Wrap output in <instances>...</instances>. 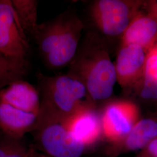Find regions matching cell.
Listing matches in <instances>:
<instances>
[{
  "label": "cell",
  "instance_id": "3957f363",
  "mask_svg": "<svg viewBox=\"0 0 157 157\" xmlns=\"http://www.w3.org/2000/svg\"><path fill=\"white\" fill-rule=\"evenodd\" d=\"M30 50L11 0H0V55L26 59Z\"/></svg>",
  "mask_w": 157,
  "mask_h": 157
},
{
  "label": "cell",
  "instance_id": "7a4b0ae2",
  "mask_svg": "<svg viewBox=\"0 0 157 157\" xmlns=\"http://www.w3.org/2000/svg\"><path fill=\"white\" fill-rule=\"evenodd\" d=\"M67 74L84 84L93 100H104L111 97L117 80L115 65L107 52L98 47L78 51Z\"/></svg>",
  "mask_w": 157,
  "mask_h": 157
},
{
  "label": "cell",
  "instance_id": "5bb4252c",
  "mask_svg": "<svg viewBox=\"0 0 157 157\" xmlns=\"http://www.w3.org/2000/svg\"><path fill=\"white\" fill-rule=\"evenodd\" d=\"M13 10L24 32L33 37L39 24L37 22L38 2L35 0H11Z\"/></svg>",
  "mask_w": 157,
  "mask_h": 157
},
{
  "label": "cell",
  "instance_id": "9a60e30c",
  "mask_svg": "<svg viewBox=\"0 0 157 157\" xmlns=\"http://www.w3.org/2000/svg\"><path fill=\"white\" fill-rule=\"evenodd\" d=\"M26 59L0 55V90L15 82L23 80L28 73Z\"/></svg>",
  "mask_w": 157,
  "mask_h": 157
},
{
  "label": "cell",
  "instance_id": "30bf717a",
  "mask_svg": "<svg viewBox=\"0 0 157 157\" xmlns=\"http://www.w3.org/2000/svg\"><path fill=\"white\" fill-rule=\"evenodd\" d=\"M38 115L25 112L0 101V130L6 136L18 140L34 130Z\"/></svg>",
  "mask_w": 157,
  "mask_h": 157
},
{
  "label": "cell",
  "instance_id": "e0dca14e",
  "mask_svg": "<svg viewBox=\"0 0 157 157\" xmlns=\"http://www.w3.org/2000/svg\"><path fill=\"white\" fill-rule=\"evenodd\" d=\"M144 73L141 95L146 99H157V56L154 50L146 59Z\"/></svg>",
  "mask_w": 157,
  "mask_h": 157
},
{
  "label": "cell",
  "instance_id": "5b68a950",
  "mask_svg": "<svg viewBox=\"0 0 157 157\" xmlns=\"http://www.w3.org/2000/svg\"><path fill=\"white\" fill-rule=\"evenodd\" d=\"M83 24L72 12H67V18L62 35L56 48L44 58L47 65L60 69L69 65L78 50Z\"/></svg>",
  "mask_w": 157,
  "mask_h": 157
},
{
  "label": "cell",
  "instance_id": "6da1fadb",
  "mask_svg": "<svg viewBox=\"0 0 157 157\" xmlns=\"http://www.w3.org/2000/svg\"><path fill=\"white\" fill-rule=\"evenodd\" d=\"M40 107L34 130L51 122L63 123L86 104L83 100L88 95L84 84L66 74L40 76Z\"/></svg>",
  "mask_w": 157,
  "mask_h": 157
},
{
  "label": "cell",
  "instance_id": "603a6c76",
  "mask_svg": "<svg viewBox=\"0 0 157 157\" xmlns=\"http://www.w3.org/2000/svg\"><path fill=\"white\" fill-rule=\"evenodd\" d=\"M156 12H157V7H156Z\"/></svg>",
  "mask_w": 157,
  "mask_h": 157
},
{
  "label": "cell",
  "instance_id": "ac0fdd59",
  "mask_svg": "<svg viewBox=\"0 0 157 157\" xmlns=\"http://www.w3.org/2000/svg\"><path fill=\"white\" fill-rule=\"evenodd\" d=\"M33 148H26L16 141L6 157H32Z\"/></svg>",
  "mask_w": 157,
  "mask_h": 157
},
{
  "label": "cell",
  "instance_id": "44dd1931",
  "mask_svg": "<svg viewBox=\"0 0 157 157\" xmlns=\"http://www.w3.org/2000/svg\"><path fill=\"white\" fill-rule=\"evenodd\" d=\"M32 157H50L48 155H44L42 153H39L38 152L35 151V150H33V154H32Z\"/></svg>",
  "mask_w": 157,
  "mask_h": 157
},
{
  "label": "cell",
  "instance_id": "8fae6325",
  "mask_svg": "<svg viewBox=\"0 0 157 157\" xmlns=\"http://www.w3.org/2000/svg\"><path fill=\"white\" fill-rule=\"evenodd\" d=\"M144 50L140 45H124L118 54L115 66L117 80L121 83L133 80L145 67Z\"/></svg>",
  "mask_w": 157,
  "mask_h": 157
},
{
  "label": "cell",
  "instance_id": "7402d4cb",
  "mask_svg": "<svg viewBox=\"0 0 157 157\" xmlns=\"http://www.w3.org/2000/svg\"><path fill=\"white\" fill-rule=\"evenodd\" d=\"M154 51H155V53H156V54H157V51L156 50H155V49H154Z\"/></svg>",
  "mask_w": 157,
  "mask_h": 157
},
{
  "label": "cell",
  "instance_id": "8992f818",
  "mask_svg": "<svg viewBox=\"0 0 157 157\" xmlns=\"http://www.w3.org/2000/svg\"><path fill=\"white\" fill-rule=\"evenodd\" d=\"M91 15L97 27L107 36L123 33L130 24L129 8L122 1H95L91 8Z\"/></svg>",
  "mask_w": 157,
  "mask_h": 157
},
{
  "label": "cell",
  "instance_id": "4fadbf2b",
  "mask_svg": "<svg viewBox=\"0 0 157 157\" xmlns=\"http://www.w3.org/2000/svg\"><path fill=\"white\" fill-rule=\"evenodd\" d=\"M67 18V12L52 21L39 24L34 39L44 58L53 50L62 35Z\"/></svg>",
  "mask_w": 157,
  "mask_h": 157
},
{
  "label": "cell",
  "instance_id": "277c9868",
  "mask_svg": "<svg viewBox=\"0 0 157 157\" xmlns=\"http://www.w3.org/2000/svg\"><path fill=\"white\" fill-rule=\"evenodd\" d=\"M35 130L40 147L50 157H80L84 146L73 139L61 122L43 124Z\"/></svg>",
  "mask_w": 157,
  "mask_h": 157
},
{
  "label": "cell",
  "instance_id": "d6986e66",
  "mask_svg": "<svg viewBox=\"0 0 157 157\" xmlns=\"http://www.w3.org/2000/svg\"><path fill=\"white\" fill-rule=\"evenodd\" d=\"M17 140L7 136L0 140V157H6Z\"/></svg>",
  "mask_w": 157,
  "mask_h": 157
},
{
  "label": "cell",
  "instance_id": "7c38bea8",
  "mask_svg": "<svg viewBox=\"0 0 157 157\" xmlns=\"http://www.w3.org/2000/svg\"><path fill=\"white\" fill-rule=\"evenodd\" d=\"M124 33V45L136 44L144 49L157 38V22L150 17H139L129 24Z\"/></svg>",
  "mask_w": 157,
  "mask_h": 157
},
{
  "label": "cell",
  "instance_id": "ffe728a7",
  "mask_svg": "<svg viewBox=\"0 0 157 157\" xmlns=\"http://www.w3.org/2000/svg\"><path fill=\"white\" fill-rule=\"evenodd\" d=\"M149 150L152 154L157 157V140L152 141L149 146Z\"/></svg>",
  "mask_w": 157,
  "mask_h": 157
},
{
  "label": "cell",
  "instance_id": "2e32d148",
  "mask_svg": "<svg viewBox=\"0 0 157 157\" xmlns=\"http://www.w3.org/2000/svg\"><path fill=\"white\" fill-rule=\"evenodd\" d=\"M157 136V122L150 119H143L136 124L130 131L127 144L131 149H139Z\"/></svg>",
  "mask_w": 157,
  "mask_h": 157
},
{
  "label": "cell",
  "instance_id": "9c48e42d",
  "mask_svg": "<svg viewBox=\"0 0 157 157\" xmlns=\"http://www.w3.org/2000/svg\"><path fill=\"white\" fill-rule=\"evenodd\" d=\"M0 101L25 112L37 115L39 113V92L32 84L23 80L0 90Z\"/></svg>",
  "mask_w": 157,
  "mask_h": 157
},
{
  "label": "cell",
  "instance_id": "ba28073f",
  "mask_svg": "<svg viewBox=\"0 0 157 157\" xmlns=\"http://www.w3.org/2000/svg\"><path fill=\"white\" fill-rule=\"evenodd\" d=\"M62 124L73 139L84 146L95 141L102 130L100 119L87 105L81 107Z\"/></svg>",
  "mask_w": 157,
  "mask_h": 157
},
{
  "label": "cell",
  "instance_id": "52a82bcc",
  "mask_svg": "<svg viewBox=\"0 0 157 157\" xmlns=\"http://www.w3.org/2000/svg\"><path fill=\"white\" fill-rule=\"evenodd\" d=\"M136 115V108L132 104L127 102L111 103L104 112L102 129L109 139L118 140L130 132Z\"/></svg>",
  "mask_w": 157,
  "mask_h": 157
}]
</instances>
